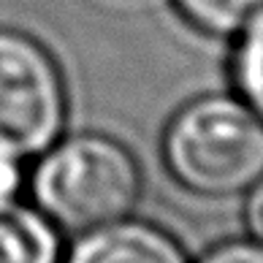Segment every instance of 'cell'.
Wrapping results in <instances>:
<instances>
[{
  "label": "cell",
  "instance_id": "9",
  "mask_svg": "<svg viewBox=\"0 0 263 263\" xmlns=\"http://www.w3.org/2000/svg\"><path fill=\"white\" fill-rule=\"evenodd\" d=\"M19 187H22V165L19 155L8 147H0V206L14 203Z\"/></svg>",
  "mask_w": 263,
  "mask_h": 263
},
{
  "label": "cell",
  "instance_id": "8",
  "mask_svg": "<svg viewBox=\"0 0 263 263\" xmlns=\"http://www.w3.org/2000/svg\"><path fill=\"white\" fill-rule=\"evenodd\" d=\"M201 263H263L260 241H228L203 255Z\"/></svg>",
  "mask_w": 263,
  "mask_h": 263
},
{
  "label": "cell",
  "instance_id": "1",
  "mask_svg": "<svg viewBox=\"0 0 263 263\" xmlns=\"http://www.w3.org/2000/svg\"><path fill=\"white\" fill-rule=\"evenodd\" d=\"M163 160L196 196H239L263 177V120L245 101L198 98L171 120Z\"/></svg>",
  "mask_w": 263,
  "mask_h": 263
},
{
  "label": "cell",
  "instance_id": "3",
  "mask_svg": "<svg viewBox=\"0 0 263 263\" xmlns=\"http://www.w3.org/2000/svg\"><path fill=\"white\" fill-rule=\"evenodd\" d=\"M65 122L57 65L33 38L0 30V147L19 158L46 152Z\"/></svg>",
  "mask_w": 263,
  "mask_h": 263
},
{
  "label": "cell",
  "instance_id": "10",
  "mask_svg": "<svg viewBox=\"0 0 263 263\" xmlns=\"http://www.w3.org/2000/svg\"><path fill=\"white\" fill-rule=\"evenodd\" d=\"M250 201H247V228L252 239L263 245V177L250 187Z\"/></svg>",
  "mask_w": 263,
  "mask_h": 263
},
{
  "label": "cell",
  "instance_id": "7",
  "mask_svg": "<svg viewBox=\"0 0 263 263\" xmlns=\"http://www.w3.org/2000/svg\"><path fill=\"white\" fill-rule=\"evenodd\" d=\"M233 76L245 103L263 120V14L245 30L233 60Z\"/></svg>",
  "mask_w": 263,
  "mask_h": 263
},
{
  "label": "cell",
  "instance_id": "6",
  "mask_svg": "<svg viewBox=\"0 0 263 263\" xmlns=\"http://www.w3.org/2000/svg\"><path fill=\"white\" fill-rule=\"evenodd\" d=\"M196 30L214 38L241 35L263 14V0H171Z\"/></svg>",
  "mask_w": 263,
  "mask_h": 263
},
{
  "label": "cell",
  "instance_id": "4",
  "mask_svg": "<svg viewBox=\"0 0 263 263\" xmlns=\"http://www.w3.org/2000/svg\"><path fill=\"white\" fill-rule=\"evenodd\" d=\"M65 263H187V258L165 231L125 217L79 233Z\"/></svg>",
  "mask_w": 263,
  "mask_h": 263
},
{
  "label": "cell",
  "instance_id": "2",
  "mask_svg": "<svg viewBox=\"0 0 263 263\" xmlns=\"http://www.w3.org/2000/svg\"><path fill=\"white\" fill-rule=\"evenodd\" d=\"M141 196L133 155L106 136H73L35 165L33 198L54 228L87 233L125 220Z\"/></svg>",
  "mask_w": 263,
  "mask_h": 263
},
{
  "label": "cell",
  "instance_id": "5",
  "mask_svg": "<svg viewBox=\"0 0 263 263\" xmlns=\"http://www.w3.org/2000/svg\"><path fill=\"white\" fill-rule=\"evenodd\" d=\"M60 236L38 209L0 206V263H57Z\"/></svg>",
  "mask_w": 263,
  "mask_h": 263
}]
</instances>
